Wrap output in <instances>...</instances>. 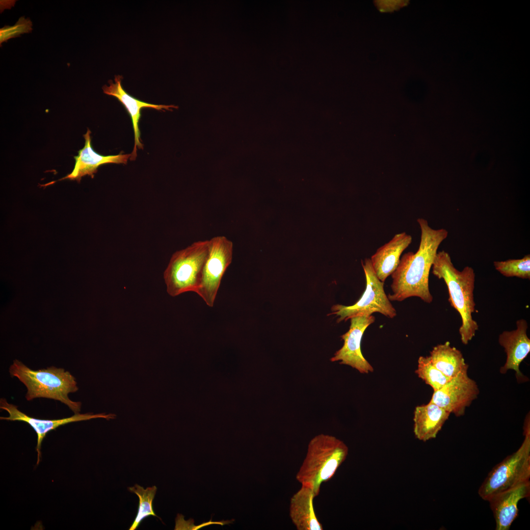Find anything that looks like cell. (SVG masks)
<instances>
[{
  "label": "cell",
  "instance_id": "cell-1",
  "mask_svg": "<svg viewBox=\"0 0 530 530\" xmlns=\"http://www.w3.org/2000/svg\"><path fill=\"white\" fill-rule=\"evenodd\" d=\"M417 222L421 232L418 250L416 253L403 254L391 274L392 292L387 295L390 301L400 302L418 297L427 303L432 301L429 289V272L438 247L448 232L445 229H432L424 218H418Z\"/></svg>",
  "mask_w": 530,
  "mask_h": 530
},
{
  "label": "cell",
  "instance_id": "cell-2",
  "mask_svg": "<svg viewBox=\"0 0 530 530\" xmlns=\"http://www.w3.org/2000/svg\"><path fill=\"white\" fill-rule=\"evenodd\" d=\"M432 273L446 284L449 294V301L460 314L461 325L459 332L462 343L467 344L478 330L477 322L472 314L475 311L474 297L475 274L470 266L462 271L452 264L450 254L443 250L437 253L432 265Z\"/></svg>",
  "mask_w": 530,
  "mask_h": 530
},
{
  "label": "cell",
  "instance_id": "cell-3",
  "mask_svg": "<svg viewBox=\"0 0 530 530\" xmlns=\"http://www.w3.org/2000/svg\"><path fill=\"white\" fill-rule=\"evenodd\" d=\"M9 372L26 387L27 400L39 398L53 399L66 405L74 414L80 413L81 402L72 401L68 397L69 394L79 389L76 378L68 371L54 366L33 370L15 360Z\"/></svg>",
  "mask_w": 530,
  "mask_h": 530
},
{
  "label": "cell",
  "instance_id": "cell-4",
  "mask_svg": "<svg viewBox=\"0 0 530 530\" xmlns=\"http://www.w3.org/2000/svg\"><path fill=\"white\" fill-rule=\"evenodd\" d=\"M348 453L346 444L336 437L316 435L308 444L305 458L296 475L297 480L318 496L321 485L334 476Z\"/></svg>",
  "mask_w": 530,
  "mask_h": 530
},
{
  "label": "cell",
  "instance_id": "cell-5",
  "mask_svg": "<svg viewBox=\"0 0 530 530\" xmlns=\"http://www.w3.org/2000/svg\"><path fill=\"white\" fill-rule=\"evenodd\" d=\"M208 254L209 240H205L194 242L172 255L163 273L169 295L175 297L186 292H196Z\"/></svg>",
  "mask_w": 530,
  "mask_h": 530
},
{
  "label": "cell",
  "instance_id": "cell-6",
  "mask_svg": "<svg viewBox=\"0 0 530 530\" xmlns=\"http://www.w3.org/2000/svg\"><path fill=\"white\" fill-rule=\"evenodd\" d=\"M525 424V439L520 448L489 472L478 493L484 500L529 481L530 477V420Z\"/></svg>",
  "mask_w": 530,
  "mask_h": 530
},
{
  "label": "cell",
  "instance_id": "cell-7",
  "mask_svg": "<svg viewBox=\"0 0 530 530\" xmlns=\"http://www.w3.org/2000/svg\"><path fill=\"white\" fill-rule=\"evenodd\" d=\"M362 265L366 277L365 290L354 304L350 306L336 304L332 307V313L330 315H335L338 317V323L356 316H371L373 313H379L391 318L397 316L396 310L384 291V282L377 276L370 259H365L364 262H362Z\"/></svg>",
  "mask_w": 530,
  "mask_h": 530
},
{
  "label": "cell",
  "instance_id": "cell-8",
  "mask_svg": "<svg viewBox=\"0 0 530 530\" xmlns=\"http://www.w3.org/2000/svg\"><path fill=\"white\" fill-rule=\"evenodd\" d=\"M208 240L209 254L200 285L195 293L208 306L212 307L222 278L232 260L233 244L223 236Z\"/></svg>",
  "mask_w": 530,
  "mask_h": 530
},
{
  "label": "cell",
  "instance_id": "cell-9",
  "mask_svg": "<svg viewBox=\"0 0 530 530\" xmlns=\"http://www.w3.org/2000/svg\"><path fill=\"white\" fill-rule=\"evenodd\" d=\"M478 394L476 382L468 376L467 371H465L434 391L430 402L460 417L464 414L466 407L477 398Z\"/></svg>",
  "mask_w": 530,
  "mask_h": 530
},
{
  "label": "cell",
  "instance_id": "cell-10",
  "mask_svg": "<svg viewBox=\"0 0 530 530\" xmlns=\"http://www.w3.org/2000/svg\"><path fill=\"white\" fill-rule=\"evenodd\" d=\"M375 319L372 315L351 318L349 330L341 336L344 344L334 353L330 361H340V364L350 366L362 374L372 372L373 367L362 353L361 343L365 331L374 322Z\"/></svg>",
  "mask_w": 530,
  "mask_h": 530
},
{
  "label": "cell",
  "instance_id": "cell-11",
  "mask_svg": "<svg viewBox=\"0 0 530 530\" xmlns=\"http://www.w3.org/2000/svg\"><path fill=\"white\" fill-rule=\"evenodd\" d=\"M0 408L6 411L9 416L0 417L1 420L11 421H21L27 423L35 431L37 436V443L36 448L37 452L38 465L41 456V448L44 438L50 431L54 430L59 426L73 422L85 421L91 419L103 418L106 419L111 418L110 415L104 414H92L90 413H75L71 417L55 420H42L29 416L19 410L17 405L8 403L4 398L0 399Z\"/></svg>",
  "mask_w": 530,
  "mask_h": 530
},
{
  "label": "cell",
  "instance_id": "cell-12",
  "mask_svg": "<svg viewBox=\"0 0 530 530\" xmlns=\"http://www.w3.org/2000/svg\"><path fill=\"white\" fill-rule=\"evenodd\" d=\"M516 329L504 331L499 337L500 344L506 354V360L501 368L500 372L505 373L509 370H514L517 380L524 379L519 367L530 351V340L527 336L528 325L527 321L521 319L516 322Z\"/></svg>",
  "mask_w": 530,
  "mask_h": 530
},
{
  "label": "cell",
  "instance_id": "cell-13",
  "mask_svg": "<svg viewBox=\"0 0 530 530\" xmlns=\"http://www.w3.org/2000/svg\"><path fill=\"white\" fill-rule=\"evenodd\" d=\"M122 77L115 76L114 82L110 80L109 85H105L103 87L104 93L115 97L121 102L129 113L132 123L134 134V145L131 154L130 159L134 160L136 157L137 147L143 148L141 142L140 133L138 127V122L141 116V110L143 108H152L157 110H170L176 107L171 105H158L147 103L138 100L129 94L122 87Z\"/></svg>",
  "mask_w": 530,
  "mask_h": 530
},
{
  "label": "cell",
  "instance_id": "cell-14",
  "mask_svg": "<svg viewBox=\"0 0 530 530\" xmlns=\"http://www.w3.org/2000/svg\"><path fill=\"white\" fill-rule=\"evenodd\" d=\"M530 494V481L496 494L487 501L495 519L496 530H508L518 515V504Z\"/></svg>",
  "mask_w": 530,
  "mask_h": 530
},
{
  "label": "cell",
  "instance_id": "cell-15",
  "mask_svg": "<svg viewBox=\"0 0 530 530\" xmlns=\"http://www.w3.org/2000/svg\"><path fill=\"white\" fill-rule=\"evenodd\" d=\"M91 132L87 129L83 135L84 146L74 157L75 164L71 173L61 180L69 179L80 182L83 176L88 175L93 178L99 166L107 163L126 164L131 154H119L117 155L103 156L96 153L91 145Z\"/></svg>",
  "mask_w": 530,
  "mask_h": 530
},
{
  "label": "cell",
  "instance_id": "cell-16",
  "mask_svg": "<svg viewBox=\"0 0 530 530\" xmlns=\"http://www.w3.org/2000/svg\"><path fill=\"white\" fill-rule=\"evenodd\" d=\"M412 240L411 236L405 232L397 234L371 256L370 260L372 267L381 281L384 282L394 272L402 253L411 244Z\"/></svg>",
  "mask_w": 530,
  "mask_h": 530
},
{
  "label": "cell",
  "instance_id": "cell-17",
  "mask_svg": "<svg viewBox=\"0 0 530 530\" xmlns=\"http://www.w3.org/2000/svg\"><path fill=\"white\" fill-rule=\"evenodd\" d=\"M316 496L310 488L302 485L291 498L289 513L297 530H322L314 510L313 502Z\"/></svg>",
  "mask_w": 530,
  "mask_h": 530
},
{
  "label": "cell",
  "instance_id": "cell-18",
  "mask_svg": "<svg viewBox=\"0 0 530 530\" xmlns=\"http://www.w3.org/2000/svg\"><path fill=\"white\" fill-rule=\"evenodd\" d=\"M450 413L435 404L416 407L414 413V433L419 440L424 442L435 438Z\"/></svg>",
  "mask_w": 530,
  "mask_h": 530
},
{
  "label": "cell",
  "instance_id": "cell-19",
  "mask_svg": "<svg viewBox=\"0 0 530 530\" xmlns=\"http://www.w3.org/2000/svg\"><path fill=\"white\" fill-rule=\"evenodd\" d=\"M429 357L434 366L447 376L453 378L467 371L468 365L460 351L449 342L434 346Z\"/></svg>",
  "mask_w": 530,
  "mask_h": 530
},
{
  "label": "cell",
  "instance_id": "cell-20",
  "mask_svg": "<svg viewBox=\"0 0 530 530\" xmlns=\"http://www.w3.org/2000/svg\"><path fill=\"white\" fill-rule=\"evenodd\" d=\"M157 489L156 486L144 489L138 484L128 488L130 492L135 493L139 498L137 513L129 530H136L141 522L148 517L152 516L159 518L155 513L153 506Z\"/></svg>",
  "mask_w": 530,
  "mask_h": 530
},
{
  "label": "cell",
  "instance_id": "cell-21",
  "mask_svg": "<svg viewBox=\"0 0 530 530\" xmlns=\"http://www.w3.org/2000/svg\"><path fill=\"white\" fill-rule=\"evenodd\" d=\"M418 377L430 386L433 391H436L452 378L444 374L432 363L429 356H420L418 360V367L415 371Z\"/></svg>",
  "mask_w": 530,
  "mask_h": 530
},
{
  "label": "cell",
  "instance_id": "cell-22",
  "mask_svg": "<svg viewBox=\"0 0 530 530\" xmlns=\"http://www.w3.org/2000/svg\"><path fill=\"white\" fill-rule=\"evenodd\" d=\"M496 269L506 277L530 278V255L528 254L520 259H509L505 261H495Z\"/></svg>",
  "mask_w": 530,
  "mask_h": 530
},
{
  "label": "cell",
  "instance_id": "cell-23",
  "mask_svg": "<svg viewBox=\"0 0 530 530\" xmlns=\"http://www.w3.org/2000/svg\"><path fill=\"white\" fill-rule=\"evenodd\" d=\"M32 24L29 18L20 17L13 26H5L0 29V43L9 39L19 36L21 34L28 33L32 30Z\"/></svg>",
  "mask_w": 530,
  "mask_h": 530
}]
</instances>
